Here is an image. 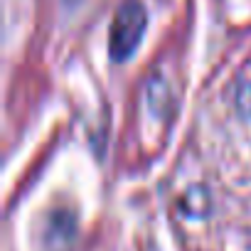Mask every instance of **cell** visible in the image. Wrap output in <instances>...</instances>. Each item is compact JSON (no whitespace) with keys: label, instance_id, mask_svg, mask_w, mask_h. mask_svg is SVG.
<instances>
[{"label":"cell","instance_id":"cell-2","mask_svg":"<svg viewBox=\"0 0 251 251\" xmlns=\"http://www.w3.org/2000/svg\"><path fill=\"white\" fill-rule=\"evenodd\" d=\"M84 3H89V0H67V5H74V8L76 5H84Z\"/></svg>","mask_w":251,"mask_h":251},{"label":"cell","instance_id":"cell-1","mask_svg":"<svg viewBox=\"0 0 251 251\" xmlns=\"http://www.w3.org/2000/svg\"><path fill=\"white\" fill-rule=\"evenodd\" d=\"M148 13L141 0H123L108 30V52L116 62H126L141 45Z\"/></svg>","mask_w":251,"mask_h":251}]
</instances>
